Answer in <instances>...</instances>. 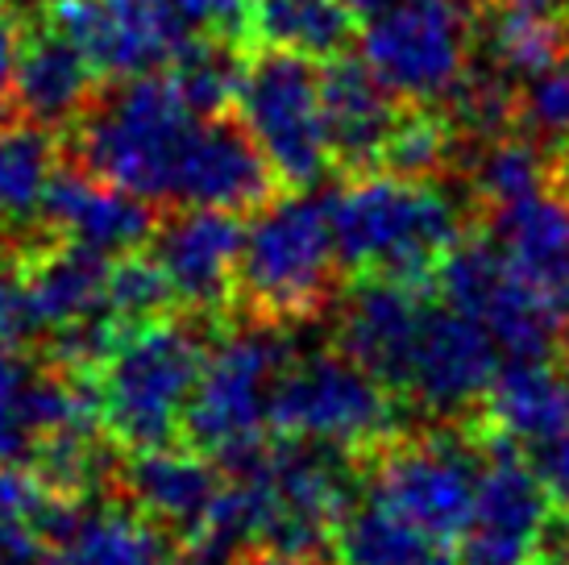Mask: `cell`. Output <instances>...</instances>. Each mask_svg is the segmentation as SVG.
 Listing matches in <instances>:
<instances>
[{"instance_id": "9c48e42d", "label": "cell", "mask_w": 569, "mask_h": 565, "mask_svg": "<svg viewBox=\"0 0 569 565\" xmlns=\"http://www.w3.org/2000/svg\"><path fill=\"white\" fill-rule=\"evenodd\" d=\"M475 433L482 445L475 512L453 541L458 565H537L553 528L557 503L528 466L516 437L475 412Z\"/></svg>"}, {"instance_id": "8d00e7d4", "label": "cell", "mask_w": 569, "mask_h": 565, "mask_svg": "<svg viewBox=\"0 0 569 565\" xmlns=\"http://www.w3.org/2000/svg\"><path fill=\"white\" fill-rule=\"evenodd\" d=\"M420 565H458V562H453V557H449L445 549H437V553H428V557Z\"/></svg>"}, {"instance_id": "3957f363", "label": "cell", "mask_w": 569, "mask_h": 565, "mask_svg": "<svg viewBox=\"0 0 569 565\" xmlns=\"http://www.w3.org/2000/svg\"><path fill=\"white\" fill-rule=\"evenodd\" d=\"M337 299V250L325 205L308 196L267 200L241 237L233 308L246 325L296 329Z\"/></svg>"}, {"instance_id": "f1b7e54d", "label": "cell", "mask_w": 569, "mask_h": 565, "mask_svg": "<svg viewBox=\"0 0 569 565\" xmlns=\"http://www.w3.org/2000/svg\"><path fill=\"white\" fill-rule=\"evenodd\" d=\"M516 121L569 141V63H557L528 79V88L516 92Z\"/></svg>"}, {"instance_id": "30bf717a", "label": "cell", "mask_w": 569, "mask_h": 565, "mask_svg": "<svg viewBox=\"0 0 569 565\" xmlns=\"http://www.w3.org/2000/svg\"><path fill=\"white\" fill-rule=\"evenodd\" d=\"M283 358L287 341L279 329L250 325V333H238L233 325H224L208 349L200 383L183 412V445L217 457L267 433L270 378Z\"/></svg>"}, {"instance_id": "e0dca14e", "label": "cell", "mask_w": 569, "mask_h": 565, "mask_svg": "<svg viewBox=\"0 0 569 565\" xmlns=\"http://www.w3.org/2000/svg\"><path fill=\"white\" fill-rule=\"evenodd\" d=\"M154 205L88 171H54L42 200V229L100 254L142 250L154 234Z\"/></svg>"}, {"instance_id": "52a82bcc", "label": "cell", "mask_w": 569, "mask_h": 565, "mask_svg": "<svg viewBox=\"0 0 569 565\" xmlns=\"http://www.w3.org/2000/svg\"><path fill=\"white\" fill-rule=\"evenodd\" d=\"M238 126L262 150L274 179L291 191L317 188L332 167L325 105H320V71L303 54L262 50L241 67Z\"/></svg>"}, {"instance_id": "4dcf8cb0", "label": "cell", "mask_w": 569, "mask_h": 565, "mask_svg": "<svg viewBox=\"0 0 569 565\" xmlns=\"http://www.w3.org/2000/svg\"><path fill=\"white\" fill-rule=\"evenodd\" d=\"M30 337V313H26V296H21L17 270L13 262H0V361L26 354Z\"/></svg>"}, {"instance_id": "83f0119b", "label": "cell", "mask_w": 569, "mask_h": 565, "mask_svg": "<svg viewBox=\"0 0 569 565\" xmlns=\"http://www.w3.org/2000/svg\"><path fill=\"white\" fill-rule=\"evenodd\" d=\"M470 179H475L478 205L490 212V208H503L511 200H523L532 191L549 188V158L523 133H495L478 150Z\"/></svg>"}, {"instance_id": "4fadbf2b", "label": "cell", "mask_w": 569, "mask_h": 565, "mask_svg": "<svg viewBox=\"0 0 569 565\" xmlns=\"http://www.w3.org/2000/svg\"><path fill=\"white\" fill-rule=\"evenodd\" d=\"M50 21L88 54L100 79L146 76L188 42L171 0H54Z\"/></svg>"}, {"instance_id": "8fae6325", "label": "cell", "mask_w": 569, "mask_h": 565, "mask_svg": "<svg viewBox=\"0 0 569 565\" xmlns=\"http://www.w3.org/2000/svg\"><path fill=\"white\" fill-rule=\"evenodd\" d=\"M499 366L503 361L490 333L432 291L408 341L396 395L432 420H466L478 412Z\"/></svg>"}, {"instance_id": "4316f807", "label": "cell", "mask_w": 569, "mask_h": 565, "mask_svg": "<svg viewBox=\"0 0 569 565\" xmlns=\"http://www.w3.org/2000/svg\"><path fill=\"white\" fill-rule=\"evenodd\" d=\"M490 63L503 76L532 79L549 67L566 63L569 33L553 13H528V9H503L487 30Z\"/></svg>"}, {"instance_id": "5bb4252c", "label": "cell", "mask_w": 569, "mask_h": 565, "mask_svg": "<svg viewBox=\"0 0 569 565\" xmlns=\"http://www.w3.org/2000/svg\"><path fill=\"white\" fill-rule=\"evenodd\" d=\"M112 487L142 516L162 524L174 541H183L208 519L217 495L224 490V470L204 449L162 445L121 457L112 470Z\"/></svg>"}, {"instance_id": "ab89813d", "label": "cell", "mask_w": 569, "mask_h": 565, "mask_svg": "<svg viewBox=\"0 0 569 565\" xmlns=\"http://www.w3.org/2000/svg\"><path fill=\"white\" fill-rule=\"evenodd\" d=\"M0 565H4V562H0Z\"/></svg>"}, {"instance_id": "7a4b0ae2", "label": "cell", "mask_w": 569, "mask_h": 565, "mask_svg": "<svg viewBox=\"0 0 569 565\" xmlns=\"http://www.w3.org/2000/svg\"><path fill=\"white\" fill-rule=\"evenodd\" d=\"M337 262L349 275H375L432 287L441 258L470 234V212L432 179L366 171L325 200Z\"/></svg>"}, {"instance_id": "9a60e30c", "label": "cell", "mask_w": 569, "mask_h": 565, "mask_svg": "<svg viewBox=\"0 0 569 565\" xmlns=\"http://www.w3.org/2000/svg\"><path fill=\"white\" fill-rule=\"evenodd\" d=\"M274 191H279V179L250 133L233 121L212 117L208 126H196L188 150L179 158L171 200L196 208H224L241 217L274 200Z\"/></svg>"}, {"instance_id": "1f68e13d", "label": "cell", "mask_w": 569, "mask_h": 565, "mask_svg": "<svg viewBox=\"0 0 569 565\" xmlns=\"http://www.w3.org/2000/svg\"><path fill=\"white\" fill-rule=\"evenodd\" d=\"M523 457H528V466L545 483V490L553 495L557 507H569V428L557 433L553 440L537 445V449H528Z\"/></svg>"}, {"instance_id": "d4e9b609", "label": "cell", "mask_w": 569, "mask_h": 565, "mask_svg": "<svg viewBox=\"0 0 569 565\" xmlns=\"http://www.w3.org/2000/svg\"><path fill=\"white\" fill-rule=\"evenodd\" d=\"M171 83L179 88L183 105H188L200 121H212V117H224L238 100V83H241V59H238V42H224V38H188L171 63Z\"/></svg>"}, {"instance_id": "d6a6232c", "label": "cell", "mask_w": 569, "mask_h": 565, "mask_svg": "<svg viewBox=\"0 0 569 565\" xmlns=\"http://www.w3.org/2000/svg\"><path fill=\"white\" fill-rule=\"evenodd\" d=\"M229 565H329L325 553L303 549H274V545H246Z\"/></svg>"}, {"instance_id": "74e56055", "label": "cell", "mask_w": 569, "mask_h": 565, "mask_svg": "<svg viewBox=\"0 0 569 565\" xmlns=\"http://www.w3.org/2000/svg\"><path fill=\"white\" fill-rule=\"evenodd\" d=\"M4 9H33V4H54V0H0Z\"/></svg>"}, {"instance_id": "f35d334b", "label": "cell", "mask_w": 569, "mask_h": 565, "mask_svg": "<svg viewBox=\"0 0 569 565\" xmlns=\"http://www.w3.org/2000/svg\"><path fill=\"white\" fill-rule=\"evenodd\" d=\"M437 4H453V9H475V0H437Z\"/></svg>"}, {"instance_id": "484cf974", "label": "cell", "mask_w": 569, "mask_h": 565, "mask_svg": "<svg viewBox=\"0 0 569 565\" xmlns=\"http://www.w3.org/2000/svg\"><path fill=\"white\" fill-rule=\"evenodd\" d=\"M458 126L453 117L437 112V105H403L396 126L387 133L379 171L403 179H432L458 155Z\"/></svg>"}, {"instance_id": "8992f818", "label": "cell", "mask_w": 569, "mask_h": 565, "mask_svg": "<svg viewBox=\"0 0 569 565\" xmlns=\"http://www.w3.org/2000/svg\"><path fill=\"white\" fill-rule=\"evenodd\" d=\"M403 399L382 387L341 349L291 358L270 378L267 428L279 437H308L366 454L370 445L403 428Z\"/></svg>"}, {"instance_id": "277c9868", "label": "cell", "mask_w": 569, "mask_h": 565, "mask_svg": "<svg viewBox=\"0 0 569 565\" xmlns=\"http://www.w3.org/2000/svg\"><path fill=\"white\" fill-rule=\"evenodd\" d=\"M196 112L183 105L171 76H129L76 121L80 167L142 200H171L179 158L196 133Z\"/></svg>"}, {"instance_id": "2e32d148", "label": "cell", "mask_w": 569, "mask_h": 565, "mask_svg": "<svg viewBox=\"0 0 569 565\" xmlns=\"http://www.w3.org/2000/svg\"><path fill=\"white\" fill-rule=\"evenodd\" d=\"M320 105H325L332 167H341L346 175L379 171L382 146L403 100L387 92L362 59L332 54L320 67Z\"/></svg>"}, {"instance_id": "ac0fdd59", "label": "cell", "mask_w": 569, "mask_h": 565, "mask_svg": "<svg viewBox=\"0 0 569 565\" xmlns=\"http://www.w3.org/2000/svg\"><path fill=\"white\" fill-rule=\"evenodd\" d=\"M100 71L54 21L17 38L13 96L21 117L47 129L76 126L92 109Z\"/></svg>"}, {"instance_id": "d590c367", "label": "cell", "mask_w": 569, "mask_h": 565, "mask_svg": "<svg viewBox=\"0 0 569 565\" xmlns=\"http://www.w3.org/2000/svg\"><path fill=\"white\" fill-rule=\"evenodd\" d=\"M557 361L569 370V320H566V329H561V346H557Z\"/></svg>"}, {"instance_id": "44dd1931", "label": "cell", "mask_w": 569, "mask_h": 565, "mask_svg": "<svg viewBox=\"0 0 569 565\" xmlns=\"http://www.w3.org/2000/svg\"><path fill=\"white\" fill-rule=\"evenodd\" d=\"M358 33L349 0H246V42L325 63Z\"/></svg>"}, {"instance_id": "e575fe53", "label": "cell", "mask_w": 569, "mask_h": 565, "mask_svg": "<svg viewBox=\"0 0 569 565\" xmlns=\"http://www.w3.org/2000/svg\"><path fill=\"white\" fill-rule=\"evenodd\" d=\"M499 9H528V13H557L561 0H490Z\"/></svg>"}, {"instance_id": "cb8c5ba5", "label": "cell", "mask_w": 569, "mask_h": 565, "mask_svg": "<svg viewBox=\"0 0 569 565\" xmlns=\"http://www.w3.org/2000/svg\"><path fill=\"white\" fill-rule=\"evenodd\" d=\"M445 549L411 519L391 512L387 503L358 495L346 507V516L332 524L329 557L332 565H420L428 553Z\"/></svg>"}, {"instance_id": "7402d4cb", "label": "cell", "mask_w": 569, "mask_h": 565, "mask_svg": "<svg viewBox=\"0 0 569 565\" xmlns=\"http://www.w3.org/2000/svg\"><path fill=\"white\" fill-rule=\"evenodd\" d=\"M490 237L537 279L569 287V196L540 188L523 200L490 208Z\"/></svg>"}, {"instance_id": "836d02e7", "label": "cell", "mask_w": 569, "mask_h": 565, "mask_svg": "<svg viewBox=\"0 0 569 565\" xmlns=\"http://www.w3.org/2000/svg\"><path fill=\"white\" fill-rule=\"evenodd\" d=\"M17 21L13 13L0 4V109L9 105V92H13V59H17Z\"/></svg>"}, {"instance_id": "7c38bea8", "label": "cell", "mask_w": 569, "mask_h": 565, "mask_svg": "<svg viewBox=\"0 0 569 565\" xmlns=\"http://www.w3.org/2000/svg\"><path fill=\"white\" fill-rule=\"evenodd\" d=\"M241 237H246L241 217L224 208L183 205V212H174L167 225H154L146 254L159 262L179 313L233 320L229 308H233Z\"/></svg>"}, {"instance_id": "ba28073f", "label": "cell", "mask_w": 569, "mask_h": 565, "mask_svg": "<svg viewBox=\"0 0 569 565\" xmlns=\"http://www.w3.org/2000/svg\"><path fill=\"white\" fill-rule=\"evenodd\" d=\"M362 26V63L408 105H445L470 79L475 9L437 0H382Z\"/></svg>"}, {"instance_id": "ffe728a7", "label": "cell", "mask_w": 569, "mask_h": 565, "mask_svg": "<svg viewBox=\"0 0 569 565\" xmlns=\"http://www.w3.org/2000/svg\"><path fill=\"white\" fill-rule=\"evenodd\" d=\"M54 553L67 565H183L179 541L121 495L88 503L80 524Z\"/></svg>"}, {"instance_id": "6da1fadb", "label": "cell", "mask_w": 569, "mask_h": 565, "mask_svg": "<svg viewBox=\"0 0 569 565\" xmlns=\"http://www.w3.org/2000/svg\"><path fill=\"white\" fill-rule=\"evenodd\" d=\"M224 325L233 320L167 313L112 333L92 366L80 370L109 445L121 454L183 445V412Z\"/></svg>"}, {"instance_id": "603a6c76", "label": "cell", "mask_w": 569, "mask_h": 565, "mask_svg": "<svg viewBox=\"0 0 569 565\" xmlns=\"http://www.w3.org/2000/svg\"><path fill=\"white\" fill-rule=\"evenodd\" d=\"M59 171V150L47 126L30 117L0 126V225L30 234L42 225V200Z\"/></svg>"}, {"instance_id": "d6986e66", "label": "cell", "mask_w": 569, "mask_h": 565, "mask_svg": "<svg viewBox=\"0 0 569 565\" xmlns=\"http://www.w3.org/2000/svg\"><path fill=\"white\" fill-rule=\"evenodd\" d=\"M88 503L47 487L30 466H0V562L38 565L71 536Z\"/></svg>"}, {"instance_id": "5b68a950", "label": "cell", "mask_w": 569, "mask_h": 565, "mask_svg": "<svg viewBox=\"0 0 569 565\" xmlns=\"http://www.w3.org/2000/svg\"><path fill=\"white\" fill-rule=\"evenodd\" d=\"M353 457L366 495L411 519L437 545H453L470 524L482 470L475 416L432 420L428 428H399Z\"/></svg>"}, {"instance_id": "f546056e", "label": "cell", "mask_w": 569, "mask_h": 565, "mask_svg": "<svg viewBox=\"0 0 569 565\" xmlns=\"http://www.w3.org/2000/svg\"><path fill=\"white\" fill-rule=\"evenodd\" d=\"M188 30H204L224 42H246V0H171Z\"/></svg>"}]
</instances>
